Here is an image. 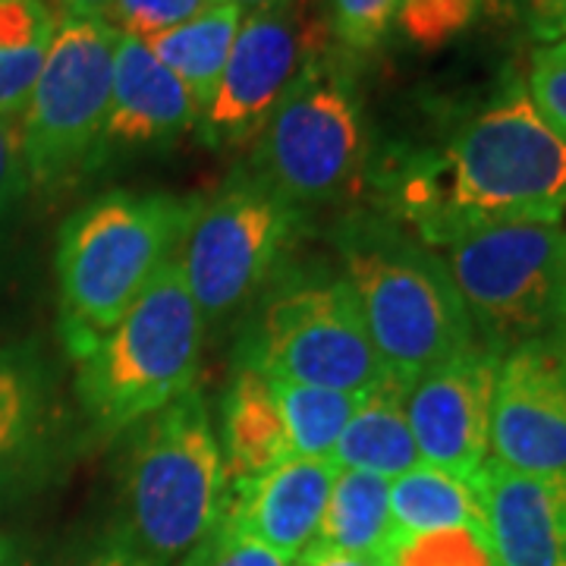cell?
Masks as SVG:
<instances>
[{
	"label": "cell",
	"mask_w": 566,
	"mask_h": 566,
	"mask_svg": "<svg viewBox=\"0 0 566 566\" xmlns=\"http://www.w3.org/2000/svg\"><path fill=\"white\" fill-rule=\"evenodd\" d=\"M334 475L331 460H283L262 475L230 482L221 523L296 560L315 542Z\"/></svg>",
	"instance_id": "obj_15"
},
{
	"label": "cell",
	"mask_w": 566,
	"mask_h": 566,
	"mask_svg": "<svg viewBox=\"0 0 566 566\" xmlns=\"http://www.w3.org/2000/svg\"><path fill=\"white\" fill-rule=\"evenodd\" d=\"M252 368L344 394H368L390 375L346 281L293 286L268 305Z\"/></svg>",
	"instance_id": "obj_10"
},
{
	"label": "cell",
	"mask_w": 566,
	"mask_h": 566,
	"mask_svg": "<svg viewBox=\"0 0 566 566\" xmlns=\"http://www.w3.org/2000/svg\"><path fill=\"white\" fill-rule=\"evenodd\" d=\"M268 381L286 431L290 460H331V450L340 441L346 422L363 403V394L293 385L277 378Z\"/></svg>",
	"instance_id": "obj_22"
},
{
	"label": "cell",
	"mask_w": 566,
	"mask_h": 566,
	"mask_svg": "<svg viewBox=\"0 0 566 566\" xmlns=\"http://www.w3.org/2000/svg\"><path fill=\"white\" fill-rule=\"evenodd\" d=\"M293 566H387L385 557H368V554H344L331 547H305L293 560Z\"/></svg>",
	"instance_id": "obj_33"
},
{
	"label": "cell",
	"mask_w": 566,
	"mask_h": 566,
	"mask_svg": "<svg viewBox=\"0 0 566 566\" xmlns=\"http://www.w3.org/2000/svg\"><path fill=\"white\" fill-rule=\"evenodd\" d=\"M390 520L394 535H419L438 528L488 532L485 506L472 479L428 463H419L390 482Z\"/></svg>",
	"instance_id": "obj_21"
},
{
	"label": "cell",
	"mask_w": 566,
	"mask_h": 566,
	"mask_svg": "<svg viewBox=\"0 0 566 566\" xmlns=\"http://www.w3.org/2000/svg\"><path fill=\"white\" fill-rule=\"evenodd\" d=\"M208 7L214 3L211 0H114L102 20L120 35L145 41L196 20Z\"/></svg>",
	"instance_id": "obj_25"
},
{
	"label": "cell",
	"mask_w": 566,
	"mask_h": 566,
	"mask_svg": "<svg viewBox=\"0 0 566 566\" xmlns=\"http://www.w3.org/2000/svg\"><path fill=\"white\" fill-rule=\"evenodd\" d=\"M331 22L308 0H281L245 13L218 92L196 123L205 145L237 148L255 142L293 85L331 54Z\"/></svg>",
	"instance_id": "obj_9"
},
{
	"label": "cell",
	"mask_w": 566,
	"mask_h": 566,
	"mask_svg": "<svg viewBox=\"0 0 566 566\" xmlns=\"http://www.w3.org/2000/svg\"><path fill=\"white\" fill-rule=\"evenodd\" d=\"M482 0H400L397 25L422 51H438L475 20Z\"/></svg>",
	"instance_id": "obj_24"
},
{
	"label": "cell",
	"mask_w": 566,
	"mask_h": 566,
	"mask_svg": "<svg viewBox=\"0 0 566 566\" xmlns=\"http://www.w3.org/2000/svg\"><path fill=\"white\" fill-rule=\"evenodd\" d=\"M406 394L409 381L397 375H387L381 385L363 394V403L346 422L337 447L331 450V463L337 469L371 472L387 482L422 463L406 419Z\"/></svg>",
	"instance_id": "obj_17"
},
{
	"label": "cell",
	"mask_w": 566,
	"mask_h": 566,
	"mask_svg": "<svg viewBox=\"0 0 566 566\" xmlns=\"http://www.w3.org/2000/svg\"><path fill=\"white\" fill-rule=\"evenodd\" d=\"M20 117H0V214L25 189Z\"/></svg>",
	"instance_id": "obj_29"
},
{
	"label": "cell",
	"mask_w": 566,
	"mask_h": 566,
	"mask_svg": "<svg viewBox=\"0 0 566 566\" xmlns=\"http://www.w3.org/2000/svg\"><path fill=\"white\" fill-rule=\"evenodd\" d=\"M300 208L262 182H230L199 205L182 237L177 262L202 318H221L259 290L296 233Z\"/></svg>",
	"instance_id": "obj_11"
},
{
	"label": "cell",
	"mask_w": 566,
	"mask_h": 566,
	"mask_svg": "<svg viewBox=\"0 0 566 566\" xmlns=\"http://www.w3.org/2000/svg\"><path fill=\"white\" fill-rule=\"evenodd\" d=\"M218 444L230 482L262 475L283 460H290L286 431L271 394V381L252 365H245L223 394Z\"/></svg>",
	"instance_id": "obj_18"
},
{
	"label": "cell",
	"mask_w": 566,
	"mask_h": 566,
	"mask_svg": "<svg viewBox=\"0 0 566 566\" xmlns=\"http://www.w3.org/2000/svg\"><path fill=\"white\" fill-rule=\"evenodd\" d=\"M199 104L145 41L117 39L111 111L104 123L107 145H167L199 123Z\"/></svg>",
	"instance_id": "obj_16"
},
{
	"label": "cell",
	"mask_w": 566,
	"mask_h": 566,
	"mask_svg": "<svg viewBox=\"0 0 566 566\" xmlns=\"http://www.w3.org/2000/svg\"><path fill=\"white\" fill-rule=\"evenodd\" d=\"M63 10V17H85V20H102L104 13L111 10L114 0H57Z\"/></svg>",
	"instance_id": "obj_34"
},
{
	"label": "cell",
	"mask_w": 566,
	"mask_h": 566,
	"mask_svg": "<svg viewBox=\"0 0 566 566\" xmlns=\"http://www.w3.org/2000/svg\"><path fill=\"white\" fill-rule=\"evenodd\" d=\"M202 324L180 262L170 259L117 327L76 356V394L88 419L117 434L196 387Z\"/></svg>",
	"instance_id": "obj_4"
},
{
	"label": "cell",
	"mask_w": 566,
	"mask_h": 566,
	"mask_svg": "<svg viewBox=\"0 0 566 566\" xmlns=\"http://www.w3.org/2000/svg\"><path fill=\"white\" fill-rule=\"evenodd\" d=\"M447 271L465 312L497 356L557 331L566 308V230L560 223H501L447 245Z\"/></svg>",
	"instance_id": "obj_6"
},
{
	"label": "cell",
	"mask_w": 566,
	"mask_h": 566,
	"mask_svg": "<svg viewBox=\"0 0 566 566\" xmlns=\"http://www.w3.org/2000/svg\"><path fill=\"white\" fill-rule=\"evenodd\" d=\"M400 0H331V32L346 51H375L397 20Z\"/></svg>",
	"instance_id": "obj_26"
},
{
	"label": "cell",
	"mask_w": 566,
	"mask_h": 566,
	"mask_svg": "<svg viewBox=\"0 0 566 566\" xmlns=\"http://www.w3.org/2000/svg\"><path fill=\"white\" fill-rule=\"evenodd\" d=\"M501 356L475 344L422 371L406 394V419L422 463L472 479L488 460Z\"/></svg>",
	"instance_id": "obj_13"
},
{
	"label": "cell",
	"mask_w": 566,
	"mask_h": 566,
	"mask_svg": "<svg viewBox=\"0 0 566 566\" xmlns=\"http://www.w3.org/2000/svg\"><path fill=\"white\" fill-rule=\"evenodd\" d=\"M211 3H223V7H237L243 13H259V10H268L281 0H211Z\"/></svg>",
	"instance_id": "obj_35"
},
{
	"label": "cell",
	"mask_w": 566,
	"mask_h": 566,
	"mask_svg": "<svg viewBox=\"0 0 566 566\" xmlns=\"http://www.w3.org/2000/svg\"><path fill=\"white\" fill-rule=\"evenodd\" d=\"M501 566H566V472H516L485 460L472 475Z\"/></svg>",
	"instance_id": "obj_14"
},
{
	"label": "cell",
	"mask_w": 566,
	"mask_h": 566,
	"mask_svg": "<svg viewBox=\"0 0 566 566\" xmlns=\"http://www.w3.org/2000/svg\"><path fill=\"white\" fill-rule=\"evenodd\" d=\"M390 542H394L390 482L359 469H337L324 504L322 526L315 532L312 545L344 551V554L385 557Z\"/></svg>",
	"instance_id": "obj_20"
},
{
	"label": "cell",
	"mask_w": 566,
	"mask_h": 566,
	"mask_svg": "<svg viewBox=\"0 0 566 566\" xmlns=\"http://www.w3.org/2000/svg\"><path fill=\"white\" fill-rule=\"evenodd\" d=\"M180 566H293V560H286L252 538L237 535L233 528L221 523L205 538V545L196 547Z\"/></svg>",
	"instance_id": "obj_28"
},
{
	"label": "cell",
	"mask_w": 566,
	"mask_h": 566,
	"mask_svg": "<svg viewBox=\"0 0 566 566\" xmlns=\"http://www.w3.org/2000/svg\"><path fill=\"white\" fill-rule=\"evenodd\" d=\"M25 387L22 378L7 363H0V457L13 450L25 431Z\"/></svg>",
	"instance_id": "obj_30"
},
{
	"label": "cell",
	"mask_w": 566,
	"mask_h": 566,
	"mask_svg": "<svg viewBox=\"0 0 566 566\" xmlns=\"http://www.w3.org/2000/svg\"><path fill=\"white\" fill-rule=\"evenodd\" d=\"M199 199L167 192H107L61 227V324L73 359L129 312L170 259L199 211Z\"/></svg>",
	"instance_id": "obj_2"
},
{
	"label": "cell",
	"mask_w": 566,
	"mask_h": 566,
	"mask_svg": "<svg viewBox=\"0 0 566 566\" xmlns=\"http://www.w3.org/2000/svg\"><path fill=\"white\" fill-rule=\"evenodd\" d=\"M344 262V281L390 375L412 385L422 371L479 344L444 259L428 245L394 230H365L346 240Z\"/></svg>",
	"instance_id": "obj_5"
},
{
	"label": "cell",
	"mask_w": 566,
	"mask_h": 566,
	"mask_svg": "<svg viewBox=\"0 0 566 566\" xmlns=\"http://www.w3.org/2000/svg\"><path fill=\"white\" fill-rule=\"evenodd\" d=\"M73 566H151V564H148L139 551L123 538L120 532H114V535L102 538L95 547H88V551L82 554V560H76Z\"/></svg>",
	"instance_id": "obj_32"
},
{
	"label": "cell",
	"mask_w": 566,
	"mask_h": 566,
	"mask_svg": "<svg viewBox=\"0 0 566 566\" xmlns=\"http://www.w3.org/2000/svg\"><path fill=\"white\" fill-rule=\"evenodd\" d=\"M243 10L214 3L196 20L182 22L155 39H145V48L186 85V92L199 104V111H205L218 92V82L230 61L233 41L243 29Z\"/></svg>",
	"instance_id": "obj_19"
},
{
	"label": "cell",
	"mask_w": 566,
	"mask_h": 566,
	"mask_svg": "<svg viewBox=\"0 0 566 566\" xmlns=\"http://www.w3.org/2000/svg\"><path fill=\"white\" fill-rule=\"evenodd\" d=\"M368 158L363 107L331 54L277 104L252 151V180L293 208L353 192Z\"/></svg>",
	"instance_id": "obj_7"
},
{
	"label": "cell",
	"mask_w": 566,
	"mask_h": 566,
	"mask_svg": "<svg viewBox=\"0 0 566 566\" xmlns=\"http://www.w3.org/2000/svg\"><path fill=\"white\" fill-rule=\"evenodd\" d=\"M387 566H501L488 532L438 528L419 535H394L385 551Z\"/></svg>",
	"instance_id": "obj_23"
},
{
	"label": "cell",
	"mask_w": 566,
	"mask_h": 566,
	"mask_svg": "<svg viewBox=\"0 0 566 566\" xmlns=\"http://www.w3.org/2000/svg\"><path fill=\"white\" fill-rule=\"evenodd\" d=\"M120 32L104 20L63 17L35 88L20 114L25 180L54 186L104 151L114 51Z\"/></svg>",
	"instance_id": "obj_8"
},
{
	"label": "cell",
	"mask_w": 566,
	"mask_h": 566,
	"mask_svg": "<svg viewBox=\"0 0 566 566\" xmlns=\"http://www.w3.org/2000/svg\"><path fill=\"white\" fill-rule=\"evenodd\" d=\"M488 450L516 472H566L564 337L526 340L501 356Z\"/></svg>",
	"instance_id": "obj_12"
},
{
	"label": "cell",
	"mask_w": 566,
	"mask_h": 566,
	"mask_svg": "<svg viewBox=\"0 0 566 566\" xmlns=\"http://www.w3.org/2000/svg\"><path fill=\"white\" fill-rule=\"evenodd\" d=\"M230 479L196 387L155 412L126 465L120 535L151 566L182 564L221 526Z\"/></svg>",
	"instance_id": "obj_3"
},
{
	"label": "cell",
	"mask_w": 566,
	"mask_h": 566,
	"mask_svg": "<svg viewBox=\"0 0 566 566\" xmlns=\"http://www.w3.org/2000/svg\"><path fill=\"white\" fill-rule=\"evenodd\" d=\"M557 331H560V337L566 340V308H564V318H560V324H557Z\"/></svg>",
	"instance_id": "obj_36"
},
{
	"label": "cell",
	"mask_w": 566,
	"mask_h": 566,
	"mask_svg": "<svg viewBox=\"0 0 566 566\" xmlns=\"http://www.w3.org/2000/svg\"><path fill=\"white\" fill-rule=\"evenodd\" d=\"M528 98L566 139V39L542 44L528 63Z\"/></svg>",
	"instance_id": "obj_27"
},
{
	"label": "cell",
	"mask_w": 566,
	"mask_h": 566,
	"mask_svg": "<svg viewBox=\"0 0 566 566\" xmlns=\"http://www.w3.org/2000/svg\"><path fill=\"white\" fill-rule=\"evenodd\" d=\"M394 208L428 249L501 223H560L566 139L532 104L526 80L506 76L441 151L403 164Z\"/></svg>",
	"instance_id": "obj_1"
},
{
	"label": "cell",
	"mask_w": 566,
	"mask_h": 566,
	"mask_svg": "<svg viewBox=\"0 0 566 566\" xmlns=\"http://www.w3.org/2000/svg\"><path fill=\"white\" fill-rule=\"evenodd\" d=\"M535 41L566 39V0H504Z\"/></svg>",
	"instance_id": "obj_31"
}]
</instances>
